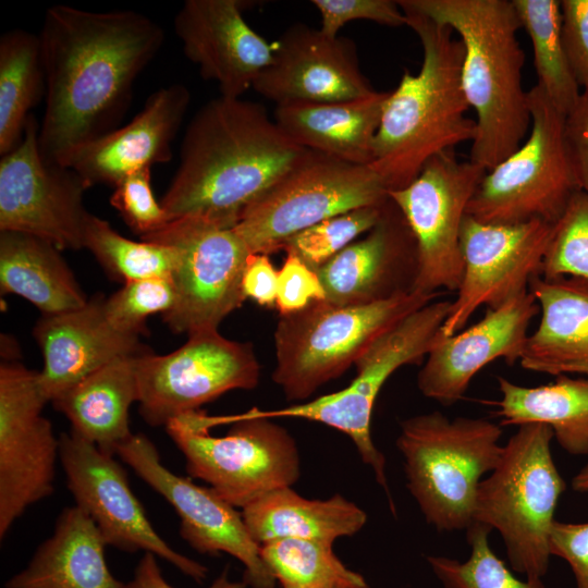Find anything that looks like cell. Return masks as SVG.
Here are the masks:
<instances>
[{
  "label": "cell",
  "instance_id": "4316f807",
  "mask_svg": "<svg viewBox=\"0 0 588 588\" xmlns=\"http://www.w3.org/2000/svg\"><path fill=\"white\" fill-rule=\"evenodd\" d=\"M103 541L93 519L78 506L65 507L51 537L27 566L10 577L5 588H125L106 559Z\"/></svg>",
  "mask_w": 588,
  "mask_h": 588
},
{
  "label": "cell",
  "instance_id": "277c9868",
  "mask_svg": "<svg viewBox=\"0 0 588 588\" xmlns=\"http://www.w3.org/2000/svg\"><path fill=\"white\" fill-rule=\"evenodd\" d=\"M404 1L457 33L463 90L477 115L469 159L491 170L522 145L531 124L517 40L522 27L512 0Z\"/></svg>",
  "mask_w": 588,
  "mask_h": 588
},
{
  "label": "cell",
  "instance_id": "8fae6325",
  "mask_svg": "<svg viewBox=\"0 0 588 588\" xmlns=\"http://www.w3.org/2000/svg\"><path fill=\"white\" fill-rule=\"evenodd\" d=\"M140 240L176 249L177 264L172 273L176 298L162 315L171 331L192 334L218 330L221 321L246 301L242 275L252 253L234 226L183 217Z\"/></svg>",
  "mask_w": 588,
  "mask_h": 588
},
{
  "label": "cell",
  "instance_id": "ab89813d",
  "mask_svg": "<svg viewBox=\"0 0 588 588\" xmlns=\"http://www.w3.org/2000/svg\"><path fill=\"white\" fill-rule=\"evenodd\" d=\"M151 168L123 177L114 185L110 204L139 237L161 230L168 216L151 188Z\"/></svg>",
  "mask_w": 588,
  "mask_h": 588
},
{
  "label": "cell",
  "instance_id": "bcb514c9",
  "mask_svg": "<svg viewBox=\"0 0 588 588\" xmlns=\"http://www.w3.org/2000/svg\"><path fill=\"white\" fill-rule=\"evenodd\" d=\"M278 270L269 255L252 253L245 264L242 275L244 297L265 307H275Z\"/></svg>",
  "mask_w": 588,
  "mask_h": 588
},
{
  "label": "cell",
  "instance_id": "f546056e",
  "mask_svg": "<svg viewBox=\"0 0 588 588\" xmlns=\"http://www.w3.org/2000/svg\"><path fill=\"white\" fill-rule=\"evenodd\" d=\"M0 289L34 304L42 315L84 306L88 301L53 244L22 232L0 231Z\"/></svg>",
  "mask_w": 588,
  "mask_h": 588
},
{
  "label": "cell",
  "instance_id": "3957f363",
  "mask_svg": "<svg viewBox=\"0 0 588 588\" xmlns=\"http://www.w3.org/2000/svg\"><path fill=\"white\" fill-rule=\"evenodd\" d=\"M397 3L421 42L422 63L417 74L405 70L389 91L375 136L369 167L390 191L405 187L431 158L476 135V120L466 115L461 39L404 0Z\"/></svg>",
  "mask_w": 588,
  "mask_h": 588
},
{
  "label": "cell",
  "instance_id": "c3c4849f",
  "mask_svg": "<svg viewBox=\"0 0 588 588\" xmlns=\"http://www.w3.org/2000/svg\"><path fill=\"white\" fill-rule=\"evenodd\" d=\"M572 487L575 491L588 493V463L574 476Z\"/></svg>",
  "mask_w": 588,
  "mask_h": 588
},
{
  "label": "cell",
  "instance_id": "b9f144b4",
  "mask_svg": "<svg viewBox=\"0 0 588 588\" xmlns=\"http://www.w3.org/2000/svg\"><path fill=\"white\" fill-rule=\"evenodd\" d=\"M324 299L326 292L317 270L293 253L285 252V259L278 270L275 307L279 314L296 313Z\"/></svg>",
  "mask_w": 588,
  "mask_h": 588
},
{
  "label": "cell",
  "instance_id": "d6a6232c",
  "mask_svg": "<svg viewBox=\"0 0 588 588\" xmlns=\"http://www.w3.org/2000/svg\"><path fill=\"white\" fill-rule=\"evenodd\" d=\"M520 27L532 44L538 85L552 105L566 115L577 102L579 85L569 66L563 39L561 2L512 0Z\"/></svg>",
  "mask_w": 588,
  "mask_h": 588
},
{
  "label": "cell",
  "instance_id": "484cf974",
  "mask_svg": "<svg viewBox=\"0 0 588 588\" xmlns=\"http://www.w3.org/2000/svg\"><path fill=\"white\" fill-rule=\"evenodd\" d=\"M389 91L336 102L275 106L273 119L297 145L345 162L370 166Z\"/></svg>",
  "mask_w": 588,
  "mask_h": 588
},
{
  "label": "cell",
  "instance_id": "2e32d148",
  "mask_svg": "<svg viewBox=\"0 0 588 588\" xmlns=\"http://www.w3.org/2000/svg\"><path fill=\"white\" fill-rule=\"evenodd\" d=\"M59 458L75 505L95 523L107 546L144 551L200 583L208 568L173 550L155 530L113 455L71 431L59 437Z\"/></svg>",
  "mask_w": 588,
  "mask_h": 588
},
{
  "label": "cell",
  "instance_id": "8992f818",
  "mask_svg": "<svg viewBox=\"0 0 588 588\" xmlns=\"http://www.w3.org/2000/svg\"><path fill=\"white\" fill-rule=\"evenodd\" d=\"M552 440L547 425L518 426L476 494L473 523L500 534L511 568L526 578L548 572L550 530L566 488L552 457Z\"/></svg>",
  "mask_w": 588,
  "mask_h": 588
},
{
  "label": "cell",
  "instance_id": "52a82bcc",
  "mask_svg": "<svg viewBox=\"0 0 588 588\" xmlns=\"http://www.w3.org/2000/svg\"><path fill=\"white\" fill-rule=\"evenodd\" d=\"M440 294L411 292L368 305L317 301L280 315L273 333V382L289 401H304L344 373L383 332Z\"/></svg>",
  "mask_w": 588,
  "mask_h": 588
},
{
  "label": "cell",
  "instance_id": "30bf717a",
  "mask_svg": "<svg viewBox=\"0 0 588 588\" xmlns=\"http://www.w3.org/2000/svg\"><path fill=\"white\" fill-rule=\"evenodd\" d=\"M369 166L307 151L241 215L234 226L250 253L282 250L292 235L334 216L389 199Z\"/></svg>",
  "mask_w": 588,
  "mask_h": 588
},
{
  "label": "cell",
  "instance_id": "cb8c5ba5",
  "mask_svg": "<svg viewBox=\"0 0 588 588\" xmlns=\"http://www.w3.org/2000/svg\"><path fill=\"white\" fill-rule=\"evenodd\" d=\"M191 103L180 83L154 91L143 109L124 126L76 150L66 167L89 185H115L126 175L172 159V143Z\"/></svg>",
  "mask_w": 588,
  "mask_h": 588
},
{
  "label": "cell",
  "instance_id": "44dd1931",
  "mask_svg": "<svg viewBox=\"0 0 588 588\" xmlns=\"http://www.w3.org/2000/svg\"><path fill=\"white\" fill-rule=\"evenodd\" d=\"M241 0H186L174 17L185 57L220 95L241 98L270 64L273 44L245 21Z\"/></svg>",
  "mask_w": 588,
  "mask_h": 588
},
{
  "label": "cell",
  "instance_id": "7bdbcfd3",
  "mask_svg": "<svg viewBox=\"0 0 588 588\" xmlns=\"http://www.w3.org/2000/svg\"><path fill=\"white\" fill-rule=\"evenodd\" d=\"M562 39L579 87L588 90V0H562Z\"/></svg>",
  "mask_w": 588,
  "mask_h": 588
},
{
  "label": "cell",
  "instance_id": "d6986e66",
  "mask_svg": "<svg viewBox=\"0 0 588 588\" xmlns=\"http://www.w3.org/2000/svg\"><path fill=\"white\" fill-rule=\"evenodd\" d=\"M270 64L253 88L275 106L336 102L375 91L359 69L355 44L297 23L273 44Z\"/></svg>",
  "mask_w": 588,
  "mask_h": 588
},
{
  "label": "cell",
  "instance_id": "5bb4252c",
  "mask_svg": "<svg viewBox=\"0 0 588 588\" xmlns=\"http://www.w3.org/2000/svg\"><path fill=\"white\" fill-rule=\"evenodd\" d=\"M34 114L19 145L0 160V231L40 237L62 249L83 248L89 185L72 168L45 160Z\"/></svg>",
  "mask_w": 588,
  "mask_h": 588
},
{
  "label": "cell",
  "instance_id": "681fc988",
  "mask_svg": "<svg viewBox=\"0 0 588 588\" xmlns=\"http://www.w3.org/2000/svg\"><path fill=\"white\" fill-rule=\"evenodd\" d=\"M338 588H369V586H368V584L365 581V583L358 584V585L342 586V587H338Z\"/></svg>",
  "mask_w": 588,
  "mask_h": 588
},
{
  "label": "cell",
  "instance_id": "f1b7e54d",
  "mask_svg": "<svg viewBox=\"0 0 588 588\" xmlns=\"http://www.w3.org/2000/svg\"><path fill=\"white\" fill-rule=\"evenodd\" d=\"M253 539L262 544L281 538L333 543L357 534L367 514L341 494L324 500L302 497L292 487L273 490L241 511Z\"/></svg>",
  "mask_w": 588,
  "mask_h": 588
},
{
  "label": "cell",
  "instance_id": "8d00e7d4",
  "mask_svg": "<svg viewBox=\"0 0 588 588\" xmlns=\"http://www.w3.org/2000/svg\"><path fill=\"white\" fill-rule=\"evenodd\" d=\"M387 201L320 221L287 238L282 250L293 253L310 268L318 270L373 228Z\"/></svg>",
  "mask_w": 588,
  "mask_h": 588
},
{
  "label": "cell",
  "instance_id": "7c38bea8",
  "mask_svg": "<svg viewBox=\"0 0 588 588\" xmlns=\"http://www.w3.org/2000/svg\"><path fill=\"white\" fill-rule=\"evenodd\" d=\"M136 378L140 416L151 427H166L229 391L256 388L260 365L249 343L205 330L167 355H138Z\"/></svg>",
  "mask_w": 588,
  "mask_h": 588
},
{
  "label": "cell",
  "instance_id": "7a4b0ae2",
  "mask_svg": "<svg viewBox=\"0 0 588 588\" xmlns=\"http://www.w3.org/2000/svg\"><path fill=\"white\" fill-rule=\"evenodd\" d=\"M306 151L261 103L220 95L189 121L161 206L169 222L199 217L233 228Z\"/></svg>",
  "mask_w": 588,
  "mask_h": 588
},
{
  "label": "cell",
  "instance_id": "ffe728a7",
  "mask_svg": "<svg viewBox=\"0 0 588 588\" xmlns=\"http://www.w3.org/2000/svg\"><path fill=\"white\" fill-rule=\"evenodd\" d=\"M539 314L529 290L488 308L475 324L445 336L441 330L417 376L419 391L444 406L463 399L473 378L498 358L520 360L528 327Z\"/></svg>",
  "mask_w": 588,
  "mask_h": 588
},
{
  "label": "cell",
  "instance_id": "ba28073f",
  "mask_svg": "<svg viewBox=\"0 0 588 588\" xmlns=\"http://www.w3.org/2000/svg\"><path fill=\"white\" fill-rule=\"evenodd\" d=\"M210 428L232 424L223 437H212L201 411L171 420L167 432L185 457L186 471L206 481L234 507H245L260 497L292 487L301 475L294 438L272 419L250 411L231 416H209Z\"/></svg>",
  "mask_w": 588,
  "mask_h": 588
},
{
  "label": "cell",
  "instance_id": "7dc6e473",
  "mask_svg": "<svg viewBox=\"0 0 588 588\" xmlns=\"http://www.w3.org/2000/svg\"><path fill=\"white\" fill-rule=\"evenodd\" d=\"M242 581L231 580L226 569L223 571L207 588H246ZM125 588H174L163 577L156 555L145 552L137 563L133 578L126 583Z\"/></svg>",
  "mask_w": 588,
  "mask_h": 588
},
{
  "label": "cell",
  "instance_id": "d590c367",
  "mask_svg": "<svg viewBox=\"0 0 588 588\" xmlns=\"http://www.w3.org/2000/svg\"><path fill=\"white\" fill-rule=\"evenodd\" d=\"M491 529L473 523L466 529L470 547L467 560L429 555L427 562L444 588H546L542 578L519 579L493 552L489 542Z\"/></svg>",
  "mask_w": 588,
  "mask_h": 588
},
{
  "label": "cell",
  "instance_id": "603a6c76",
  "mask_svg": "<svg viewBox=\"0 0 588 588\" xmlns=\"http://www.w3.org/2000/svg\"><path fill=\"white\" fill-rule=\"evenodd\" d=\"M105 299L96 296L79 308L42 315L37 321L33 333L44 356L38 383L47 402L115 358L147 352L139 335L122 332L109 321Z\"/></svg>",
  "mask_w": 588,
  "mask_h": 588
},
{
  "label": "cell",
  "instance_id": "6da1fadb",
  "mask_svg": "<svg viewBox=\"0 0 588 588\" xmlns=\"http://www.w3.org/2000/svg\"><path fill=\"white\" fill-rule=\"evenodd\" d=\"M38 36L46 74L38 147L45 160L66 166L76 150L117 128L164 32L135 11L56 4Z\"/></svg>",
  "mask_w": 588,
  "mask_h": 588
},
{
  "label": "cell",
  "instance_id": "4dcf8cb0",
  "mask_svg": "<svg viewBox=\"0 0 588 588\" xmlns=\"http://www.w3.org/2000/svg\"><path fill=\"white\" fill-rule=\"evenodd\" d=\"M501 399L494 402L501 425L543 424L573 455H588V375H558L550 383L524 387L498 378Z\"/></svg>",
  "mask_w": 588,
  "mask_h": 588
},
{
  "label": "cell",
  "instance_id": "4fadbf2b",
  "mask_svg": "<svg viewBox=\"0 0 588 588\" xmlns=\"http://www.w3.org/2000/svg\"><path fill=\"white\" fill-rule=\"evenodd\" d=\"M487 170L454 150L431 158L408 185L389 192L415 238L417 272L413 291L456 292L463 275L461 231L468 204Z\"/></svg>",
  "mask_w": 588,
  "mask_h": 588
},
{
  "label": "cell",
  "instance_id": "ac0fdd59",
  "mask_svg": "<svg viewBox=\"0 0 588 588\" xmlns=\"http://www.w3.org/2000/svg\"><path fill=\"white\" fill-rule=\"evenodd\" d=\"M115 454L173 506L180 518V535L195 551L211 556L228 553L244 565L247 586L274 588L277 581L261 558L260 544L234 506L210 487L170 471L154 442L143 433L132 434Z\"/></svg>",
  "mask_w": 588,
  "mask_h": 588
},
{
  "label": "cell",
  "instance_id": "74e56055",
  "mask_svg": "<svg viewBox=\"0 0 588 588\" xmlns=\"http://www.w3.org/2000/svg\"><path fill=\"white\" fill-rule=\"evenodd\" d=\"M540 275L588 282V195L583 191L575 194L554 224Z\"/></svg>",
  "mask_w": 588,
  "mask_h": 588
},
{
  "label": "cell",
  "instance_id": "f35d334b",
  "mask_svg": "<svg viewBox=\"0 0 588 588\" xmlns=\"http://www.w3.org/2000/svg\"><path fill=\"white\" fill-rule=\"evenodd\" d=\"M172 277H155L127 283L105 299L109 321L120 331L140 335L146 319L154 314H166L175 303Z\"/></svg>",
  "mask_w": 588,
  "mask_h": 588
},
{
  "label": "cell",
  "instance_id": "d4e9b609",
  "mask_svg": "<svg viewBox=\"0 0 588 588\" xmlns=\"http://www.w3.org/2000/svg\"><path fill=\"white\" fill-rule=\"evenodd\" d=\"M540 322L528 335L520 366L549 373L588 375V282L578 278L531 279L528 287Z\"/></svg>",
  "mask_w": 588,
  "mask_h": 588
},
{
  "label": "cell",
  "instance_id": "836d02e7",
  "mask_svg": "<svg viewBox=\"0 0 588 588\" xmlns=\"http://www.w3.org/2000/svg\"><path fill=\"white\" fill-rule=\"evenodd\" d=\"M330 542L281 538L260 544L261 558L282 588H338L365 583L334 554Z\"/></svg>",
  "mask_w": 588,
  "mask_h": 588
},
{
  "label": "cell",
  "instance_id": "83f0119b",
  "mask_svg": "<svg viewBox=\"0 0 588 588\" xmlns=\"http://www.w3.org/2000/svg\"><path fill=\"white\" fill-rule=\"evenodd\" d=\"M138 355L115 358L52 402L70 420L71 431L111 455L133 434L128 411L138 401Z\"/></svg>",
  "mask_w": 588,
  "mask_h": 588
},
{
  "label": "cell",
  "instance_id": "e0dca14e",
  "mask_svg": "<svg viewBox=\"0 0 588 588\" xmlns=\"http://www.w3.org/2000/svg\"><path fill=\"white\" fill-rule=\"evenodd\" d=\"M554 224H491L466 215L461 231L463 275L444 321L445 336L464 329L481 306L494 308L528 291L541 273Z\"/></svg>",
  "mask_w": 588,
  "mask_h": 588
},
{
  "label": "cell",
  "instance_id": "7402d4cb",
  "mask_svg": "<svg viewBox=\"0 0 588 588\" xmlns=\"http://www.w3.org/2000/svg\"><path fill=\"white\" fill-rule=\"evenodd\" d=\"M317 272L326 301L334 305H368L414 292L415 238L390 197L376 225Z\"/></svg>",
  "mask_w": 588,
  "mask_h": 588
},
{
  "label": "cell",
  "instance_id": "9a60e30c",
  "mask_svg": "<svg viewBox=\"0 0 588 588\" xmlns=\"http://www.w3.org/2000/svg\"><path fill=\"white\" fill-rule=\"evenodd\" d=\"M38 372L16 360L0 366V538L26 509L53 492L59 438L42 416Z\"/></svg>",
  "mask_w": 588,
  "mask_h": 588
},
{
  "label": "cell",
  "instance_id": "e575fe53",
  "mask_svg": "<svg viewBox=\"0 0 588 588\" xmlns=\"http://www.w3.org/2000/svg\"><path fill=\"white\" fill-rule=\"evenodd\" d=\"M83 248H87L110 275L124 283L155 277H172L177 264L174 247L126 238L108 221L93 213H89L85 221Z\"/></svg>",
  "mask_w": 588,
  "mask_h": 588
},
{
  "label": "cell",
  "instance_id": "ee69618b",
  "mask_svg": "<svg viewBox=\"0 0 588 588\" xmlns=\"http://www.w3.org/2000/svg\"><path fill=\"white\" fill-rule=\"evenodd\" d=\"M551 555L566 561L577 588H588V522L554 520L549 536Z\"/></svg>",
  "mask_w": 588,
  "mask_h": 588
},
{
  "label": "cell",
  "instance_id": "60d3db41",
  "mask_svg": "<svg viewBox=\"0 0 588 588\" xmlns=\"http://www.w3.org/2000/svg\"><path fill=\"white\" fill-rule=\"evenodd\" d=\"M321 19L319 29L331 37L355 20H367L387 26L406 25V17L397 1L392 0H313Z\"/></svg>",
  "mask_w": 588,
  "mask_h": 588
},
{
  "label": "cell",
  "instance_id": "5b68a950",
  "mask_svg": "<svg viewBox=\"0 0 588 588\" xmlns=\"http://www.w3.org/2000/svg\"><path fill=\"white\" fill-rule=\"evenodd\" d=\"M501 436V426L488 419H450L440 412L401 422L395 444L407 488L428 524L439 531L473 524L478 486L502 455Z\"/></svg>",
  "mask_w": 588,
  "mask_h": 588
},
{
  "label": "cell",
  "instance_id": "9c48e42d",
  "mask_svg": "<svg viewBox=\"0 0 588 588\" xmlns=\"http://www.w3.org/2000/svg\"><path fill=\"white\" fill-rule=\"evenodd\" d=\"M530 134L482 177L467 215L491 224H555L580 187L564 134L565 115L536 84L528 91Z\"/></svg>",
  "mask_w": 588,
  "mask_h": 588
},
{
  "label": "cell",
  "instance_id": "1f68e13d",
  "mask_svg": "<svg viewBox=\"0 0 588 588\" xmlns=\"http://www.w3.org/2000/svg\"><path fill=\"white\" fill-rule=\"evenodd\" d=\"M46 96L39 36L10 29L0 37V155L22 140L30 110Z\"/></svg>",
  "mask_w": 588,
  "mask_h": 588
},
{
  "label": "cell",
  "instance_id": "f6af8a7d",
  "mask_svg": "<svg viewBox=\"0 0 588 588\" xmlns=\"http://www.w3.org/2000/svg\"><path fill=\"white\" fill-rule=\"evenodd\" d=\"M564 134L579 187L588 195V90L565 115Z\"/></svg>",
  "mask_w": 588,
  "mask_h": 588
}]
</instances>
